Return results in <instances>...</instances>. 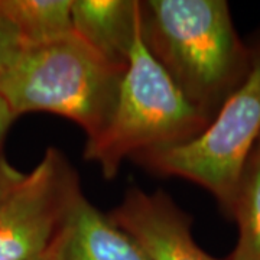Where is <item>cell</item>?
Masks as SVG:
<instances>
[{"mask_svg": "<svg viewBox=\"0 0 260 260\" xmlns=\"http://www.w3.org/2000/svg\"><path fill=\"white\" fill-rule=\"evenodd\" d=\"M230 217L239 237L227 260H260V145L251 150L234 195Z\"/></svg>", "mask_w": 260, "mask_h": 260, "instance_id": "10", "label": "cell"}, {"mask_svg": "<svg viewBox=\"0 0 260 260\" xmlns=\"http://www.w3.org/2000/svg\"><path fill=\"white\" fill-rule=\"evenodd\" d=\"M59 260H149V257L109 214L100 211L83 197L59 237Z\"/></svg>", "mask_w": 260, "mask_h": 260, "instance_id": "8", "label": "cell"}, {"mask_svg": "<svg viewBox=\"0 0 260 260\" xmlns=\"http://www.w3.org/2000/svg\"><path fill=\"white\" fill-rule=\"evenodd\" d=\"M257 143H259V145H260V138H259V142H257Z\"/></svg>", "mask_w": 260, "mask_h": 260, "instance_id": "15", "label": "cell"}, {"mask_svg": "<svg viewBox=\"0 0 260 260\" xmlns=\"http://www.w3.org/2000/svg\"><path fill=\"white\" fill-rule=\"evenodd\" d=\"M250 70L198 136L136 159L149 171L203 186L230 215L243 169L260 138V37Z\"/></svg>", "mask_w": 260, "mask_h": 260, "instance_id": "4", "label": "cell"}, {"mask_svg": "<svg viewBox=\"0 0 260 260\" xmlns=\"http://www.w3.org/2000/svg\"><path fill=\"white\" fill-rule=\"evenodd\" d=\"M140 35L188 102L213 119L250 70L224 0H139Z\"/></svg>", "mask_w": 260, "mask_h": 260, "instance_id": "1", "label": "cell"}, {"mask_svg": "<svg viewBox=\"0 0 260 260\" xmlns=\"http://www.w3.org/2000/svg\"><path fill=\"white\" fill-rule=\"evenodd\" d=\"M73 0H0V16L16 30L22 47L71 35Z\"/></svg>", "mask_w": 260, "mask_h": 260, "instance_id": "9", "label": "cell"}, {"mask_svg": "<svg viewBox=\"0 0 260 260\" xmlns=\"http://www.w3.org/2000/svg\"><path fill=\"white\" fill-rule=\"evenodd\" d=\"M123 74L73 32L20 48L0 74V99L16 119L35 112L58 114L93 140L112 119Z\"/></svg>", "mask_w": 260, "mask_h": 260, "instance_id": "2", "label": "cell"}, {"mask_svg": "<svg viewBox=\"0 0 260 260\" xmlns=\"http://www.w3.org/2000/svg\"><path fill=\"white\" fill-rule=\"evenodd\" d=\"M15 120H16V117L13 116V113L10 112L9 107L6 106V103L0 99V155L3 153L2 152L3 143H5V139L8 136L10 126L13 124Z\"/></svg>", "mask_w": 260, "mask_h": 260, "instance_id": "13", "label": "cell"}, {"mask_svg": "<svg viewBox=\"0 0 260 260\" xmlns=\"http://www.w3.org/2000/svg\"><path fill=\"white\" fill-rule=\"evenodd\" d=\"M61 234H62V233H61ZM59 237H61V236H59ZM59 237H58L56 242L52 244V247H51L44 256H41V257L37 260H59Z\"/></svg>", "mask_w": 260, "mask_h": 260, "instance_id": "14", "label": "cell"}, {"mask_svg": "<svg viewBox=\"0 0 260 260\" xmlns=\"http://www.w3.org/2000/svg\"><path fill=\"white\" fill-rule=\"evenodd\" d=\"M109 215L149 260H220L195 243L191 217L162 189L146 192L130 188Z\"/></svg>", "mask_w": 260, "mask_h": 260, "instance_id": "6", "label": "cell"}, {"mask_svg": "<svg viewBox=\"0 0 260 260\" xmlns=\"http://www.w3.org/2000/svg\"><path fill=\"white\" fill-rule=\"evenodd\" d=\"M84 197L64 153L48 148L0 204V260H37L68 227Z\"/></svg>", "mask_w": 260, "mask_h": 260, "instance_id": "5", "label": "cell"}, {"mask_svg": "<svg viewBox=\"0 0 260 260\" xmlns=\"http://www.w3.org/2000/svg\"><path fill=\"white\" fill-rule=\"evenodd\" d=\"M71 19L77 37L126 71L139 29V0H73Z\"/></svg>", "mask_w": 260, "mask_h": 260, "instance_id": "7", "label": "cell"}, {"mask_svg": "<svg viewBox=\"0 0 260 260\" xmlns=\"http://www.w3.org/2000/svg\"><path fill=\"white\" fill-rule=\"evenodd\" d=\"M22 48L16 30L3 16H0V74L16 58Z\"/></svg>", "mask_w": 260, "mask_h": 260, "instance_id": "11", "label": "cell"}, {"mask_svg": "<svg viewBox=\"0 0 260 260\" xmlns=\"http://www.w3.org/2000/svg\"><path fill=\"white\" fill-rule=\"evenodd\" d=\"M210 121L150 55L139 23L112 119L95 139L85 142L84 159L113 179L124 160L184 145Z\"/></svg>", "mask_w": 260, "mask_h": 260, "instance_id": "3", "label": "cell"}, {"mask_svg": "<svg viewBox=\"0 0 260 260\" xmlns=\"http://www.w3.org/2000/svg\"><path fill=\"white\" fill-rule=\"evenodd\" d=\"M23 178L25 174L20 172L16 167H13L2 153L0 155V204Z\"/></svg>", "mask_w": 260, "mask_h": 260, "instance_id": "12", "label": "cell"}]
</instances>
